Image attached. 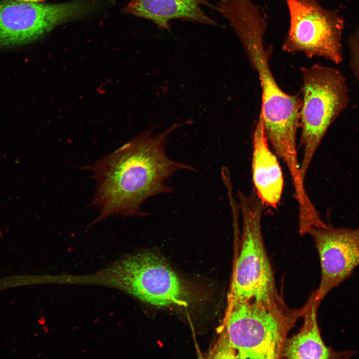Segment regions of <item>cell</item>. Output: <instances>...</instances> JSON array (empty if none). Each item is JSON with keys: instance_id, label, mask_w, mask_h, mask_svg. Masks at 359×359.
Wrapping results in <instances>:
<instances>
[{"instance_id": "1", "label": "cell", "mask_w": 359, "mask_h": 359, "mask_svg": "<svg viewBox=\"0 0 359 359\" xmlns=\"http://www.w3.org/2000/svg\"><path fill=\"white\" fill-rule=\"evenodd\" d=\"M182 125L175 124L155 135L142 132L87 168L96 182L92 203L100 213L95 222L110 215H147L141 209L146 199L172 191L167 180L179 170L195 171L189 165L170 159L165 150L169 135Z\"/></svg>"}, {"instance_id": "2", "label": "cell", "mask_w": 359, "mask_h": 359, "mask_svg": "<svg viewBox=\"0 0 359 359\" xmlns=\"http://www.w3.org/2000/svg\"><path fill=\"white\" fill-rule=\"evenodd\" d=\"M241 45L252 67L256 71L262 89L260 114L265 133L276 155L286 164L295 190L305 188L297 158L296 136L300 127L302 99L298 95L286 93L279 87L269 65L273 47L267 48L264 36L249 35Z\"/></svg>"}, {"instance_id": "3", "label": "cell", "mask_w": 359, "mask_h": 359, "mask_svg": "<svg viewBox=\"0 0 359 359\" xmlns=\"http://www.w3.org/2000/svg\"><path fill=\"white\" fill-rule=\"evenodd\" d=\"M302 308L292 310L283 300L238 302L228 307L223 335L236 359L282 358L284 344Z\"/></svg>"}, {"instance_id": "4", "label": "cell", "mask_w": 359, "mask_h": 359, "mask_svg": "<svg viewBox=\"0 0 359 359\" xmlns=\"http://www.w3.org/2000/svg\"><path fill=\"white\" fill-rule=\"evenodd\" d=\"M242 232L228 295V307L244 301L272 302L281 298L276 289L272 267L261 231L263 203L253 190L238 192Z\"/></svg>"}, {"instance_id": "5", "label": "cell", "mask_w": 359, "mask_h": 359, "mask_svg": "<svg viewBox=\"0 0 359 359\" xmlns=\"http://www.w3.org/2000/svg\"><path fill=\"white\" fill-rule=\"evenodd\" d=\"M303 99L300 112V144L304 154L300 165L305 178L313 158L333 122L346 109L349 93L346 78L335 68L315 63L301 69Z\"/></svg>"}, {"instance_id": "6", "label": "cell", "mask_w": 359, "mask_h": 359, "mask_svg": "<svg viewBox=\"0 0 359 359\" xmlns=\"http://www.w3.org/2000/svg\"><path fill=\"white\" fill-rule=\"evenodd\" d=\"M102 0H72L57 3L0 2V47L28 44L56 27L100 12Z\"/></svg>"}, {"instance_id": "7", "label": "cell", "mask_w": 359, "mask_h": 359, "mask_svg": "<svg viewBox=\"0 0 359 359\" xmlns=\"http://www.w3.org/2000/svg\"><path fill=\"white\" fill-rule=\"evenodd\" d=\"M290 24L282 50L308 58L320 57L336 64L343 60V16L324 8L316 0H284Z\"/></svg>"}, {"instance_id": "8", "label": "cell", "mask_w": 359, "mask_h": 359, "mask_svg": "<svg viewBox=\"0 0 359 359\" xmlns=\"http://www.w3.org/2000/svg\"><path fill=\"white\" fill-rule=\"evenodd\" d=\"M113 267L116 285L139 300L158 307L186 304L185 288L161 255L138 252Z\"/></svg>"}, {"instance_id": "9", "label": "cell", "mask_w": 359, "mask_h": 359, "mask_svg": "<svg viewBox=\"0 0 359 359\" xmlns=\"http://www.w3.org/2000/svg\"><path fill=\"white\" fill-rule=\"evenodd\" d=\"M308 233L315 242L320 259L321 278L316 292L322 301L359 265V227L350 229L326 224L312 228Z\"/></svg>"}, {"instance_id": "10", "label": "cell", "mask_w": 359, "mask_h": 359, "mask_svg": "<svg viewBox=\"0 0 359 359\" xmlns=\"http://www.w3.org/2000/svg\"><path fill=\"white\" fill-rule=\"evenodd\" d=\"M210 0H129L122 12L151 21L165 30L170 29V21L174 19L214 26L217 24L216 21L202 9L203 6L213 9Z\"/></svg>"}, {"instance_id": "11", "label": "cell", "mask_w": 359, "mask_h": 359, "mask_svg": "<svg viewBox=\"0 0 359 359\" xmlns=\"http://www.w3.org/2000/svg\"><path fill=\"white\" fill-rule=\"evenodd\" d=\"M252 140L254 190L263 204L276 208L281 198L284 179L277 158L269 148L260 114Z\"/></svg>"}, {"instance_id": "12", "label": "cell", "mask_w": 359, "mask_h": 359, "mask_svg": "<svg viewBox=\"0 0 359 359\" xmlns=\"http://www.w3.org/2000/svg\"><path fill=\"white\" fill-rule=\"evenodd\" d=\"M322 301L314 291L302 308L303 324L299 332L285 341L282 358L346 359L355 354L352 351L335 352L327 347L321 337L317 314Z\"/></svg>"}, {"instance_id": "13", "label": "cell", "mask_w": 359, "mask_h": 359, "mask_svg": "<svg viewBox=\"0 0 359 359\" xmlns=\"http://www.w3.org/2000/svg\"><path fill=\"white\" fill-rule=\"evenodd\" d=\"M350 53V66L359 82V23L350 36L348 42Z\"/></svg>"}, {"instance_id": "14", "label": "cell", "mask_w": 359, "mask_h": 359, "mask_svg": "<svg viewBox=\"0 0 359 359\" xmlns=\"http://www.w3.org/2000/svg\"><path fill=\"white\" fill-rule=\"evenodd\" d=\"M24 2H35V3H39L43 2L45 0H18Z\"/></svg>"}, {"instance_id": "15", "label": "cell", "mask_w": 359, "mask_h": 359, "mask_svg": "<svg viewBox=\"0 0 359 359\" xmlns=\"http://www.w3.org/2000/svg\"><path fill=\"white\" fill-rule=\"evenodd\" d=\"M324 222H323V223L321 225H322L324 224ZM321 225H320V226H321ZM316 227H318V226H316ZM309 230H308V231H309ZM299 233H300V232H299ZM306 233H305V234H306ZM301 234V233H300V234H302V235H303V234Z\"/></svg>"}]
</instances>
